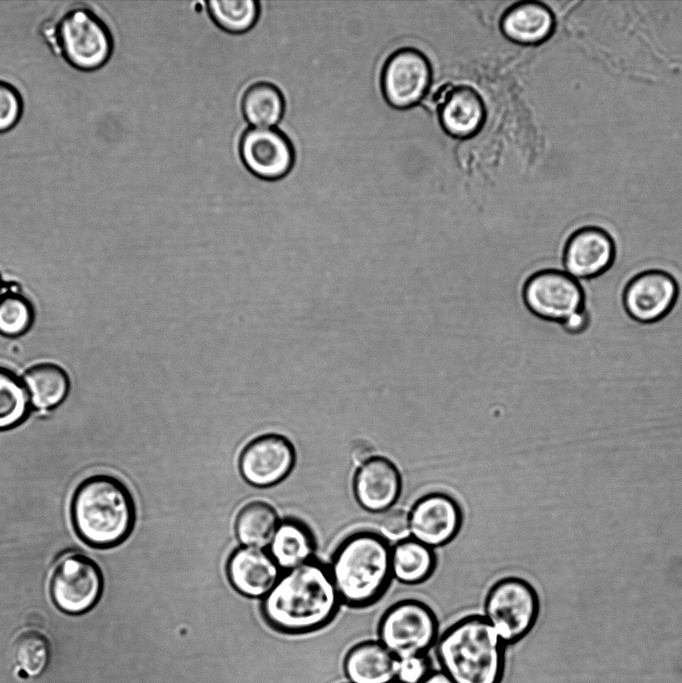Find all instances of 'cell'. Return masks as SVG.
<instances>
[{
  "label": "cell",
  "instance_id": "8992f818",
  "mask_svg": "<svg viewBox=\"0 0 682 683\" xmlns=\"http://www.w3.org/2000/svg\"><path fill=\"white\" fill-rule=\"evenodd\" d=\"M540 611L537 591L517 576L500 578L484 600V617L506 645L523 639L535 626Z\"/></svg>",
  "mask_w": 682,
  "mask_h": 683
},
{
  "label": "cell",
  "instance_id": "277c9868",
  "mask_svg": "<svg viewBox=\"0 0 682 683\" xmlns=\"http://www.w3.org/2000/svg\"><path fill=\"white\" fill-rule=\"evenodd\" d=\"M505 644L484 616L470 615L447 628L437 644V657L454 683H500Z\"/></svg>",
  "mask_w": 682,
  "mask_h": 683
},
{
  "label": "cell",
  "instance_id": "ac0fdd59",
  "mask_svg": "<svg viewBox=\"0 0 682 683\" xmlns=\"http://www.w3.org/2000/svg\"><path fill=\"white\" fill-rule=\"evenodd\" d=\"M226 572L232 587L250 598L266 596L280 577V568L269 552L248 546L232 552Z\"/></svg>",
  "mask_w": 682,
  "mask_h": 683
},
{
  "label": "cell",
  "instance_id": "83f0119b",
  "mask_svg": "<svg viewBox=\"0 0 682 683\" xmlns=\"http://www.w3.org/2000/svg\"><path fill=\"white\" fill-rule=\"evenodd\" d=\"M13 658L26 676H40L46 669L50 658L47 638L33 630L21 633L13 644Z\"/></svg>",
  "mask_w": 682,
  "mask_h": 683
},
{
  "label": "cell",
  "instance_id": "5bb4252c",
  "mask_svg": "<svg viewBox=\"0 0 682 683\" xmlns=\"http://www.w3.org/2000/svg\"><path fill=\"white\" fill-rule=\"evenodd\" d=\"M239 154L245 167L256 177L277 180L293 167L295 151L290 139L274 127H251L240 139Z\"/></svg>",
  "mask_w": 682,
  "mask_h": 683
},
{
  "label": "cell",
  "instance_id": "e0dca14e",
  "mask_svg": "<svg viewBox=\"0 0 682 683\" xmlns=\"http://www.w3.org/2000/svg\"><path fill=\"white\" fill-rule=\"evenodd\" d=\"M437 110L441 127L455 138L474 136L486 118L482 97L468 85L442 87L437 98Z\"/></svg>",
  "mask_w": 682,
  "mask_h": 683
},
{
  "label": "cell",
  "instance_id": "603a6c76",
  "mask_svg": "<svg viewBox=\"0 0 682 683\" xmlns=\"http://www.w3.org/2000/svg\"><path fill=\"white\" fill-rule=\"evenodd\" d=\"M314 545L313 536L303 523L287 519L280 521L269 554L280 569L290 570L311 560Z\"/></svg>",
  "mask_w": 682,
  "mask_h": 683
},
{
  "label": "cell",
  "instance_id": "6da1fadb",
  "mask_svg": "<svg viewBox=\"0 0 682 683\" xmlns=\"http://www.w3.org/2000/svg\"><path fill=\"white\" fill-rule=\"evenodd\" d=\"M340 602L329 569L310 560L280 575L263 597L261 612L274 630L304 634L328 625Z\"/></svg>",
  "mask_w": 682,
  "mask_h": 683
},
{
  "label": "cell",
  "instance_id": "4dcf8cb0",
  "mask_svg": "<svg viewBox=\"0 0 682 683\" xmlns=\"http://www.w3.org/2000/svg\"><path fill=\"white\" fill-rule=\"evenodd\" d=\"M381 534L388 540L400 541L410 536L408 512L403 509H390L383 513L379 522Z\"/></svg>",
  "mask_w": 682,
  "mask_h": 683
},
{
  "label": "cell",
  "instance_id": "3957f363",
  "mask_svg": "<svg viewBox=\"0 0 682 683\" xmlns=\"http://www.w3.org/2000/svg\"><path fill=\"white\" fill-rule=\"evenodd\" d=\"M71 519L79 538L96 548L122 543L135 523L133 498L118 478L96 474L85 478L75 489Z\"/></svg>",
  "mask_w": 682,
  "mask_h": 683
},
{
  "label": "cell",
  "instance_id": "ffe728a7",
  "mask_svg": "<svg viewBox=\"0 0 682 683\" xmlns=\"http://www.w3.org/2000/svg\"><path fill=\"white\" fill-rule=\"evenodd\" d=\"M500 28L511 41L539 44L552 34L554 17L550 9L541 2H518L504 12Z\"/></svg>",
  "mask_w": 682,
  "mask_h": 683
},
{
  "label": "cell",
  "instance_id": "9a60e30c",
  "mask_svg": "<svg viewBox=\"0 0 682 683\" xmlns=\"http://www.w3.org/2000/svg\"><path fill=\"white\" fill-rule=\"evenodd\" d=\"M616 258L614 239L605 229L584 226L566 240L562 252L564 271L577 280H589L607 272Z\"/></svg>",
  "mask_w": 682,
  "mask_h": 683
},
{
  "label": "cell",
  "instance_id": "d4e9b609",
  "mask_svg": "<svg viewBox=\"0 0 682 683\" xmlns=\"http://www.w3.org/2000/svg\"><path fill=\"white\" fill-rule=\"evenodd\" d=\"M241 108L245 120L253 127H272L282 119L285 101L277 86L261 81L245 91Z\"/></svg>",
  "mask_w": 682,
  "mask_h": 683
},
{
  "label": "cell",
  "instance_id": "f1b7e54d",
  "mask_svg": "<svg viewBox=\"0 0 682 683\" xmlns=\"http://www.w3.org/2000/svg\"><path fill=\"white\" fill-rule=\"evenodd\" d=\"M34 310L30 301L17 292H4L0 298V334L18 337L32 326Z\"/></svg>",
  "mask_w": 682,
  "mask_h": 683
},
{
  "label": "cell",
  "instance_id": "4fadbf2b",
  "mask_svg": "<svg viewBox=\"0 0 682 683\" xmlns=\"http://www.w3.org/2000/svg\"><path fill=\"white\" fill-rule=\"evenodd\" d=\"M296 454L289 439L267 433L252 439L240 453L238 467L242 478L250 485L273 486L293 469Z\"/></svg>",
  "mask_w": 682,
  "mask_h": 683
},
{
  "label": "cell",
  "instance_id": "d6a6232c",
  "mask_svg": "<svg viewBox=\"0 0 682 683\" xmlns=\"http://www.w3.org/2000/svg\"><path fill=\"white\" fill-rule=\"evenodd\" d=\"M374 456V448L366 440H358L351 449V460L358 467Z\"/></svg>",
  "mask_w": 682,
  "mask_h": 683
},
{
  "label": "cell",
  "instance_id": "4316f807",
  "mask_svg": "<svg viewBox=\"0 0 682 683\" xmlns=\"http://www.w3.org/2000/svg\"><path fill=\"white\" fill-rule=\"evenodd\" d=\"M31 408L22 380L7 368L0 367V430L13 428L24 421Z\"/></svg>",
  "mask_w": 682,
  "mask_h": 683
},
{
  "label": "cell",
  "instance_id": "8d00e7d4",
  "mask_svg": "<svg viewBox=\"0 0 682 683\" xmlns=\"http://www.w3.org/2000/svg\"><path fill=\"white\" fill-rule=\"evenodd\" d=\"M392 683H399V682H398V681H394V682H392Z\"/></svg>",
  "mask_w": 682,
  "mask_h": 683
},
{
  "label": "cell",
  "instance_id": "9c48e42d",
  "mask_svg": "<svg viewBox=\"0 0 682 683\" xmlns=\"http://www.w3.org/2000/svg\"><path fill=\"white\" fill-rule=\"evenodd\" d=\"M102 589L100 568L81 553L63 556L50 580L51 598L56 607L67 614H82L90 610L99 600Z\"/></svg>",
  "mask_w": 682,
  "mask_h": 683
},
{
  "label": "cell",
  "instance_id": "7c38bea8",
  "mask_svg": "<svg viewBox=\"0 0 682 683\" xmlns=\"http://www.w3.org/2000/svg\"><path fill=\"white\" fill-rule=\"evenodd\" d=\"M679 287L672 274L661 269L637 273L625 285L622 303L627 315L642 324L662 320L674 308Z\"/></svg>",
  "mask_w": 682,
  "mask_h": 683
},
{
  "label": "cell",
  "instance_id": "f546056e",
  "mask_svg": "<svg viewBox=\"0 0 682 683\" xmlns=\"http://www.w3.org/2000/svg\"><path fill=\"white\" fill-rule=\"evenodd\" d=\"M23 113V99L18 89L0 79V134L13 129Z\"/></svg>",
  "mask_w": 682,
  "mask_h": 683
},
{
  "label": "cell",
  "instance_id": "d590c367",
  "mask_svg": "<svg viewBox=\"0 0 682 683\" xmlns=\"http://www.w3.org/2000/svg\"><path fill=\"white\" fill-rule=\"evenodd\" d=\"M4 292H5V291L3 290V283H2L1 276H0V298H1V296L3 295Z\"/></svg>",
  "mask_w": 682,
  "mask_h": 683
},
{
  "label": "cell",
  "instance_id": "2e32d148",
  "mask_svg": "<svg viewBox=\"0 0 682 683\" xmlns=\"http://www.w3.org/2000/svg\"><path fill=\"white\" fill-rule=\"evenodd\" d=\"M352 490L357 504L364 511L385 513L392 509L401 495L402 477L390 459L374 455L357 467Z\"/></svg>",
  "mask_w": 682,
  "mask_h": 683
},
{
  "label": "cell",
  "instance_id": "5b68a950",
  "mask_svg": "<svg viewBox=\"0 0 682 683\" xmlns=\"http://www.w3.org/2000/svg\"><path fill=\"white\" fill-rule=\"evenodd\" d=\"M46 34L55 52L76 70H98L113 53L114 41L108 25L88 7L65 11Z\"/></svg>",
  "mask_w": 682,
  "mask_h": 683
},
{
  "label": "cell",
  "instance_id": "836d02e7",
  "mask_svg": "<svg viewBox=\"0 0 682 683\" xmlns=\"http://www.w3.org/2000/svg\"><path fill=\"white\" fill-rule=\"evenodd\" d=\"M590 317L587 309L573 315L561 326L570 334H579L583 332L589 325Z\"/></svg>",
  "mask_w": 682,
  "mask_h": 683
},
{
  "label": "cell",
  "instance_id": "e575fe53",
  "mask_svg": "<svg viewBox=\"0 0 682 683\" xmlns=\"http://www.w3.org/2000/svg\"><path fill=\"white\" fill-rule=\"evenodd\" d=\"M421 683H454L444 672L434 671L430 672L429 675Z\"/></svg>",
  "mask_w": 682,
  "mask_h": 683
},
{
  "label": "cell",
  "instance_id": "484cf974",
  "mask_svg": "<svg viewBox=\"0 0 682 683\" xmlns=\"http://www.w3.org/2000/svg\"><path fill=\"white\" fill-rule=\"evenodd\" d=\"M207 11L221 29L239 34L255 25L260 4L254 0H211L207 2Z\"/></svg>",
  "mask_w": 682,
  "mask_h": 683
},
{
  "label": "cell",
  "instance_id": "ba28073f",
  "mask_svg": "<svg viewBox=\"0 0 682 683\" xmlns=\"http://www.w3.org/2000/svg\"><path fill=\"white\" fill-rule=\"evenodd\" d=\"M521 296L531 314L560 325L586 309L582 285L564 270L542 269L532 273L523 283Z\"/></svg>",
  "mask_w": 682,
  "mask_h": 683
},
{
  "label": "cell",
  "instance_id": "44dd1931",
  "mask_svg": "<svg viewBox=\"0 0 682 683\" xmlns=\"http://www.w3.org/2000/svg\"><path fill=\"white\" fill-rule=\"evenodd\" d=\"M31 407L50 410L61 404L68 395L70 380L66 371L50 362L29 367L21 378Z\"/></svg>",
  "mask_w": 682,
  "mask_h": 683
},
{
  "label": "cell",
  "instance_id": "7402d4cb",
  "mask_svg": "<svg viewBox=\"0 0 682 683\" xmlns=\"http://www.w3.org/2000/svg\"><path fill=\"white\" fill-rule=\"evenodd\" d=\"M437 557L434 550L411 536L392 547V576L405 585H418L434 573Z\"/></svg>",
  "mask_w": 682,
  "mask_h": 683
},
{
  "label": "cell",
  "instance_id": "52a82bcc",
  "mask_svg": "<svg viewBox=\"0 0 682 683\" xmlns=\"http://www.w3.org/2000/svg\"><path fill=\"white\" fill-rule=\"evenodd\" d=\"M434 611L417 599H403L387 608L378 622V641L397 659L426 655L438 639Z\"/></svg>",
  "mask_w": 682,
  "mask_h": 683
},
{
  "label": "cell",
  "instance_id": "8fae6325",
  "mask_svg": "<svg viewBox=\"0 0 682 683\" xmlns=\"http://www.w3.org/2000/svg\"><path fill=\"white\" fill-rule=\"evenodd\" d=\"M408 517L410 536L432 549L450 543L463 523L458 501L441 491L429 492L418 498Z\"/></svg>",
  "mask_w": 682,
  "mask_h": 683
},
{
  "label": "cell",
  "instance_id": "1f68e13d",
  "mask_svg": "<svg viewBox=\"0 0 682 683\" xmlns=\"http://www.w3.org/2000/svg\"><path fill=\"white\" fill-rule=\"evenodd\" d=\"M426 655L398 659L396 681L399 683H421L430 673Z\"/></svg>",
  "mask_w": 682,
  "mask_h": 683
},
{
  "label": "cell",
  "instance_id": "30bf717a",
  "mask_svg": "<svg viewBox=\"0 0 682 683\" xmlns=\"http://www.w3.org/2000/svg\"><path fill=\"white\" fill-rule=\"evenodd\" d=\"M432 68L426 55L413 47L395 50L381 72V89L387 103L406 109L419 103L429 90Z\"/></svg>",
  "mask_w": 682,
  "mask_h": 683
},
{
  "label": "cell",
  "instance_id": "d6986e66",
  "mask_svg": "<svg viewBox=\"0 0 682 683\" xmlns=\"http://www.w3.org/2000/svg\"><path fill=\"white\" fill-rule=\"evenodd\" d=\"M398 659L379 641H364L352 647L344 659L350 683L396 681Z\"/></svg>",
  "mask_w": 682,
  "mask_h": 683
},
{
  "label": "cell",
  "instance_id": "cb8c5ba5",
  "mask_svg": "<svg viewBox=\"0 0 682 683\" xmlns=\"http://www.w3.org/2000/svg\"><path fill=\"white\" fill-rule=\"evenodd\" d=\"M280 521L276 510L264 501L245 504L235 519V534L243 546L264 548L270 544Z\"/></svg>",
  "mask_w": 682,
  "mask_h": 683
},
{
  "label": "cell",
  "instance_id": "7a4b0ae2",
  "mask_svg": "<svg viewBox=\"0 0 682 683\" xmlns=\"http://www.w3.org/2000/svg\"><path fill=\"white\" fill-rule=\"evenodd\" d=\"M391 552L389 541L373 530H358L344 538L329 569L341 602L355 609L377 603L393 579Z\"/></svg>",
  "mask_w": 682,
  "mask_h": 683
}]
</instances>
